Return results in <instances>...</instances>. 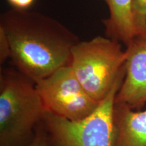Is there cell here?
Instances as JSON below:
<instances>
[{"mask_svg": "<svg viewBox=\"0 0 146 146\" xmlns=\"http://www.w3.org/2000/svg\"><path fill=\"white\" fill-rule=\"evenodd\" d=\"M109 16L102 21L108 37L127 46L136 36L133 21V0H105Z\"/></svg>", "mask_w": 146, "mask_h": 146, "instance_id": "obj_8", "label": "cell"}, {"mask_svg": "<svg viewBox=\"0 0 146 146\" xmlns=\"http://www.w3.org/2000/svg\"><path fill=\"white\" fill-rule=\"evenodd\" d=\"M27 146H48L42 136H38Z\"/></svg>", "mask_w": 146, "mask_h": 146, "instance_id": "obj_12", "label": "cell"}, {"mask_svg": "<svg viewBox=\"0 0 146 146\" xmlns=\"http://www.w3.org/2000/svg\"><path fill=\"white\" fill-rule=\"evenodd\" d=\"M126 58L120 42L98 36L74 45L70 66L89 96L100 102L125 77Z\"/></svg>", "mask_w": 146, "mask_h": 146, "instance_id": "obj_3", "label": "cell"}, {"mask_svg": "<svg viewBox=\"0 0 146 146\" xmlns=\"http://www.w3.org/2000/svg\"><path fill=\"white\" fill-rule=\"evenodd\" d=\"M133 14L135 37L146 39V0H133Z\"/></svg>", "mask_w": 146, "mask_h": 146, "instance_id": "obj_9", "label": "cell"}, {"mask_svg": "<svg viewBox=\"0 0 146 146\" xmlns=\"http://www.w3.org/2000/svg\"><path fill=\"white\" fill-rule=\"evenodd\" d=\"M10 57V44L5 33L0 29V63L1 64Z\"/></svg>", "mask_w": 146, "mask_h": 146, "instance_id": "obj_10", "label": "cell"}, {"mask_svg": "<svg viewBox=\"0 0 146 146\" xmlns=\"http://www.w3.org/2000/svg\"><path fill=\"white\" fill-rule=\"evenodd\" d=\"M46 112L35 83L20 71L0 76V146H18Z\"/></svg>", "mask_w": 146, "mask_h": 146, "instance_id": "obj_2", "label": "cell"}, {"mask_svg": "<svg viewBox=\"0 0 146 146\" xmlns=\"http://www.w3.org/2000/svg\"><path fill=\"white\" fill-rule=\"evenodd\" d=\"M35 86L46 112L70 120L87 117L100 103L85 91L70 65L58 69Z\"/></svg>", "mask_w": 146, "mask_h": 146, "instance_id": "obj_5", "label": "cell"}, {"mask_svg": "<svg viewBox=\"0 0 146 146\" xmlns=\"http://www.w3.org/2000/svg\"><path fill=\"white\" fill-rule=\"evenodd\" d=\"M125 52V77L115 102L135 109L146 103V39L135 37Z\"/></svg>", "mask_w": 146, "mask_h": 146, "instance_id": "obj_6", "label": "cell"}, {"mask_svg": "<svg viewBox=\"0 0 146 146\" xmlns=\"http://www.w3.org/2000/svg\"><path fill=\"white\" fill-rule=\"evenodd\" d=\"M8 1L14 8L27 10L31 6L35 0H8Z\"/></svg>", "mask_w": 146, "mask_h": 146, "instance_id": "obj_11", "label": "cell"}, {"mask_svg": "<svg viewBox=\"0 0 146 146\" xmlns=\"http://www.w3.org/2000/svg\"><path fill=\"white\" fill-rule=\"evenodd\" d=\"M119 80L94 112L78 120H70L45 112L43 120L56 146H113L114 108Z\"/></svg>", "mask_w": 146, "mask_h": 146, "instance_id": "obj_4", "label": "cell"}, {"mask_svg": "<svg viewBox=\"0 0 146 146\" xmlns=\"http://www.w3.org/2000/svg\"><path fill=\"white\" fill-rule=\"evenodd\" d=\"M18 70L36 83L70 65L79 37L62 23L39 12L12 8L0 16Z\"/></svg>", "mask_w": 146, "mask_h": 146, "instance_id": "obj_1", "label": "cell"}, {"mask_svg": "<svg viewBox=\"0 0 146 146\" xmlns=\"http://www.w3.org/2000/svg\"><path fill=\"white\" fill-rule=\"evenodd\" d=\"M113 146H146V109L135 111L115 102Z\"/></svg>", "mask_w": 146, "mask_h": 146, "instance_id": "obj_7", "label": "cell"}]
</instances>
